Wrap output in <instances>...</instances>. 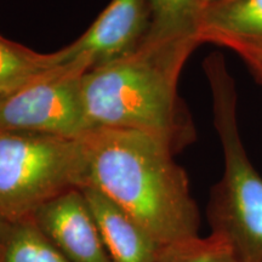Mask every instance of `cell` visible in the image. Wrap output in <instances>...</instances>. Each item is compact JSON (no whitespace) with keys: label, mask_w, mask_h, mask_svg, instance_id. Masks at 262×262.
Wrapping results in <instances>:
<instances>
[{"label":"cell","mask_w":262,"mask_h":262,"mask_svg":"<svg viewBox=\"0 0 262 262\" xmlns=\"http://www.w3.org/2000/svg\"><path fill=\"white\" fill-rule=\"evenodd\" d=\"M203 68L224 157L222 175L206 206L210 233L225 242L237 262H262V176L242 137L234 77L220 54L206 57Z\"/></svg>","instance_id":"3"},{"label":"cell","mask_w":262,"mask_h":262,"mask_svg":"<svg viewBox=\"0 0 262 262\" xmlns=\"http://www.w3.org/2000/svg\"><path fill=\"white\" fill-rule=\"evenodd\" d=\"M195 45L143 42L126 56L84 73L85 111L93 129H126L155 134L176 153L195 140L178 84Z\"/></svg>","instance_id":"2"},{"label":"cell","mask_w":262,"mask_h":262,"mask_svg":"<svg viewBox=\"0 0 262 262\" xmlns=\"http://www.w3.org/2000/svg\"><path fill=\"white\" fill-rule=\"evenodd\" d=\"M85 186L97 189L163 248L199 237L201 214L185 169L155 134L93 129L81 136Z\"/></svg>","instance_id":"1"},{"label":"cell","mask_w":262,"mask_h":262,"mask_svg":"<svg viewBox=\"0 0 262 262\" xmlns=\"http://www.w3.org/2000/svg\"><path fill=\"white\" fill-rule=\"evenodd\" d=\"M84 183L81 137L0 133L2 220L32 219L51 199Z\"/></svg>","instance_id":"4"},{"label":"cell","mask_w":262,"mask_h":262,"mask_svg":"<svg viewBox=\"0 0 262 262\" xmlns=\"http://www.w3.org/2000/svg\"><path fill=\"white\" fill-rule=\"evenodd\" d=\"M90 71L75 58L0 104V133H34L79 139L91 130L81 79Z\"/></svg>","instance_id":"5"},{"label":"cell","mask_w":262,"mask_h":262,"mask_svg":"<svg viewBox=\"0 0 262 262\" xmlns=\"http://www.w3.org/2000/svg\"><path fill=\"white\" fill-rule=\"evenodd\" d=\"M195 39L199 45L212 44L234 54L255 81L262 86V39L226 33H202Z\"/></svg>","instance_id":"14"},{"label":"cell","mask_w":262,"mask_h":262,"mask_svg":"<svg viewBox=\"0 0 262 262\" xmlns=\"http://www.w3.org/2000/svg\"><path fill=\"white\" fill-rule=\"evenodd\" d=\"M80 189L112 262H157L162 245L97 189L89 186Z\"/></svg>","instance_id":"8"},{"label":"cell","mask_w":262,"mask_h":262,"mask_svg":"<svg viewBox=\"0 0 262 262\" xmlns=\"http://www.w3.org/2000/svg\"><path fill=\"white\" fill-rule=\"evenodd\" d=\"M157 262H237L229 248L215 234L165 247Z\"/></svg>","instance_id":"13"},{"label":"cell","mask_w":262,"mask_h":262,"mask_svg":"<svg viewBox=\"0 0 262 262\" xmlns=\"http://www.w3.org/2000/svg\"><path fill=\"white\" fill-rule=\"evenodd\" d=\"M0 262H71L32 219H0Z\"/></svg>","instance_id":"11"},{"label":"cell","mask_w":262,"mask_h":262,"mask_svg":"<svg viewBox=\"0 0 262 262\" xmlns=\"http://www.w3.org/2000/svg\"><path fill=\"white\" fill-rule=\"evenodd\" d=\"M72 61L70 45L41 54L0 35V104Z\"/></svg>","instance_id":"9"},{"label":"cell","mask_w":262,"mask_h":262,"mask_svg":"<svg viewBox=\"0 0 262 262\" xmlns=\"http://www.w3.org/2000/svg\"><path fill=\"white\" fill-rule=\"evenodd\" d=\"M32 220L71 262H112L80 188L51 199Z\"/></svg>","instance_id":"7"},{"label":"cell","mask_w":262,"mask_h":262,"mask_svg":"<svg viewBox=\"0 0 262 262\" xmlns=\"http://www.w3.org/2000/svg\"><path fill=\"white\" fill-rule=\"evenodd\" d=\"M202 33L262 39V0H221L208 6L199 15L195 38Z\"/></svg>","instance_id":"12"},{"label":"cell","mask_w":262,"mask_h":262,"mask_svg":"<svg viewBox=\"0 0 262 262\" xmlns=\"http://www.w3.org/2000/svg\"><path fill=\"white\" fill-rule=\"evenodd\" d=\"M149 24V0H111L84 34L70 44L72 60H85L93 70L126 56L145 40Z\"/></svg>","instance_id":"6"},{"label":"cell","mask_w":262,"mask_h":262,"mask_svg":"<svg viewBox=\"0 0 262 262\" xmlns=\"http://www.w3.org/2000/svg\"><path fill=\"white\" fill-rule=\"evenodd\" d=\"M219 2H221V0H196V4H198V10H199V15H201V12L205 8H208V6H210L212 4H215V3H219Z\"/></svg>","instance_id":"15"},{"label":"cell","mask_w":262,"mask_h":262,"mask_svg":"<svg viewBox=\"0 0 262 262\" xmlns=\"http://www.w3.org/2000/svg\"><path fill=\"white\" fill-rule=\"evenodd\" d=\"M150 24L143 42L195 45L199 10L196 0H149Z\"/></svg>","instance_id":"10"}]
</instances>
